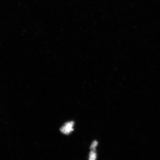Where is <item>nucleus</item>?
<instances>
[{
	"instance_id": "nucleus-1",
	"label": "nucleus",
	"mask_w": 160,
	"mask_h": 160,
	"mask_svg": "<svg viewBox=\"0 0 160 160\" xmlns=\"http://www.w3.org/2000/svg\"><path fill=\"white\" fill-rule=\"evenodd\" d=\"M74 123L73 121L68 122L60 129V131L63 134L68 135L73 131V127Z\"/></svg>"
},
{
	"instance_id": "nucleus-2",
	"label": "nucleus",
	"mask_w": 160,
	"mask_h": 160,
	"mask_svg": "<svg viewBox=\"0 0 160 160\" xmlns=\"http://www.w3.org/2000/svg\"><path fill=\"white\" fill-rule=\"evenodd\" d=\"M96 158H97V154L94 150H92L89 153V160H96Z\"/></svg>"
},
{
	"instance_id": "nucleus-3",
	"label": "nucleus",
	"mask_w": 160,
	"mask_h": 160,
	"mask_svg": "<svg viewBox=\"0 0 160 160\" xmlns=\"http://www.w3.org/2000/svg\"><path fill=\"white\" fill-rule=\"evenodd\" d=\"M98 144V142L97 141H94L92 143L91 147V149L92 150H94L95 151V148Z\"/></svg>"
}]
</instances>
